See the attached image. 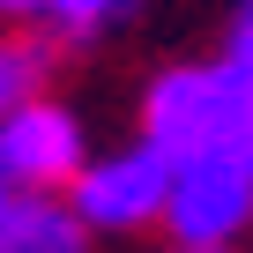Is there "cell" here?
Instances as JSON below:
<instances>
[{
	"instance_id": "cell-1",
	"label": "cell",
	"mask_w": 253,
	"mask_h": 253,
	"mask_svg": "<svg viewBox=\"0 0 253 253\" xmlns=\"http://www.w3.org/2000/svg\"><path fill=\"white\" fill-rule=\"evenodd\" d=\"M246 134H253V75L231 60L164 67L142 97V142L164 149L171 164L201 149H246Z\"/></svg>"
},
{
	"instance_id": "cell-2",
	"label": "cell",
	"mask_w": 253,
	"mask_h": 253,
	"mask_svg": "<svg viewBox=\"0 0 253 253\" xmlns=\"http://www.w3.org/2000/svg\"><path fill=\"white\" fill-rule=\"evenodd\" d=\"M164 223L179 246H231L253 223V157L246 149H201L171 164Z\"/></svg>"
},
{
	"instance_id": "cell-3",
	"label": "cell",
	"mask_w": 253,
	"mask_h": 253,
	"mask_svg": "<svg viewBox=\"0 0 253 253\" xmlns=\"http://www.w3.org/2000/svg\"><path fill=\"white\" fill-rule=\"evenodd\" d=\"M164 201H171V157L149 142L89 157V171L67 186V209L82 216V231H149L164 223Z\"/></svg>"
},
{
	"instance_id": "cell-4",
	"label": "cell",
	"mask_w": 253,
	"mask_h": 253,
	"mask_svg": "<svg viewBox=\"0 0 253 253\" xmlns=\"http://www.w3.org/2000/svg\"><path fill=\"white\" fill-rule=\"evenodd\" d=\"M82 171H89V142L60 97H30L23 112L0 119V179L15 194H67Z\"/></svg>"
},
{
	"instance_id": "cell-5",
	"label": "cell",
	"mask_w": 253,
	"mask_h": 253,
	"mask_svg": "<svg viewBox=\"0 0 253 253\" xmlns=\"http://www.w3.org/2000/svg\"><path fill=\"white\" fill-rule=\"evenodd\" d=\"M0 253H89V231L60 194H15L0 216Z\"/></svg>"
},
{
	"instance_id": "cell-6",
	"label": "cell",
	"mask_w": 253,
	"mask_h": 253,
	"mask_svg": "<svg viewBox=\"0 0 253 253\" xmlns=\"http://www.w3.org/2000/svg\"><path fill=\"white\" fill-rule=\"evenodd\" d=\"M52 60H60V38H0V119L45 97L38 82L52 75Z\"/></svg>"
},
{
	"instance_id": "cell-7",
	"label": "cell",
	"mask_w": 253,
	"mask_h": 253,
	"mask_svg": "<svg viewBox=\"0 0 253 253\" xmlns=\"http://www.w3.org/2000/svg\"><path fill=\"white\" fill-rule=\"evenodd\" d=\"M126 8H134V0H45V23H52V38H97Z\"/></svg>"
},
{
	"instance_id": "cell-8",
	"label": "cell",
	"mask_w": 253,
	"mask_h": 253,
	"mask_svg": "<svg viewBox=\"0 0 253 253\" xmlns=\"http://www.w3.org/2000/svg\"><path fill=\"white\" fill-rule=\"evenodd\" d=\"M223 60L253 75V0H238V15H231V38H223Z\"/></svg>"
},
{
	"instance_id": "cell-9",
	"label": "cell",
	"mask_w": 253,
	"mask_h": 253,
	"mask_svg": "<svg viewBox=\"0 0 253 253\" xmlns=\"http://www.w3.org/2000/svg\"><path fill=\"white\" fill-rule=\"evenodd\" d=\"M0 15H45V0H0Z\"/></svg>"
},
{
	"instance_id": "cell-10",
	"label": "cell",
	"mask_w": 253,
	"mask_h": 253,
	"mask_svg": "<svg viewBox=\"0 0 253 253\" xmlns=\"http://www.w3.org/2000/svg\"><path fill=\"white\" fill-rule=\"evenodd\" d=\"M8 209H15V186H8V179H0V216H8Z\"/></svg>"
},
{
	"instance_id": "cell-11",
	"label": "cell",
	"mask_w": 253,
	"mask_h": 253,
	"mask_svg": "<svg viewBox=\"0 0 253 253\" xmlns=\"http://www.w3.org/2000/svg\"><path fill=\"white\" fill-rule=\"evenodd\" d=\"M179 253H231V246H179Z\"/></svg>"
}]
</instances>
